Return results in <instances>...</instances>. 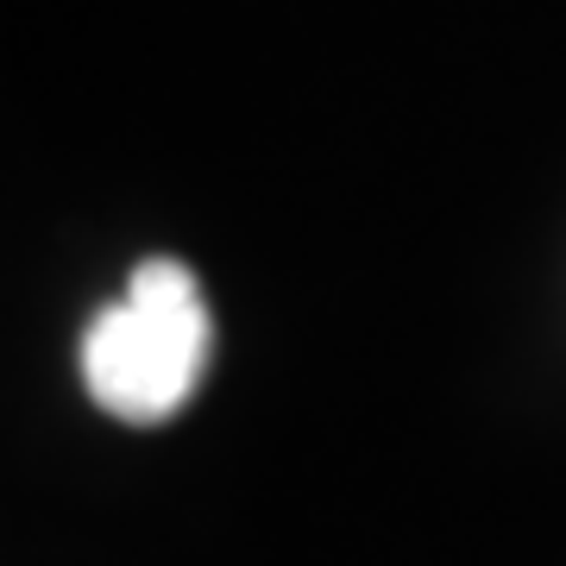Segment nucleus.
<instances>
[{"label":"nucleus","instance_id":"f257e3e1","mask_svg":"<svg viewBox=\"0 0 566 566\" xmlns=\"http://www.w3.org/2000/svg\"><path fill=\"white\" fill-rule=\"evenodd\" d=\"M208 359H214V315L182 259L133 264L120 303H107L82 327V385L114 422L133 428H158L189 409Z\"/></svg>","mask_w":566,"mask_h":566}]
</instances>
